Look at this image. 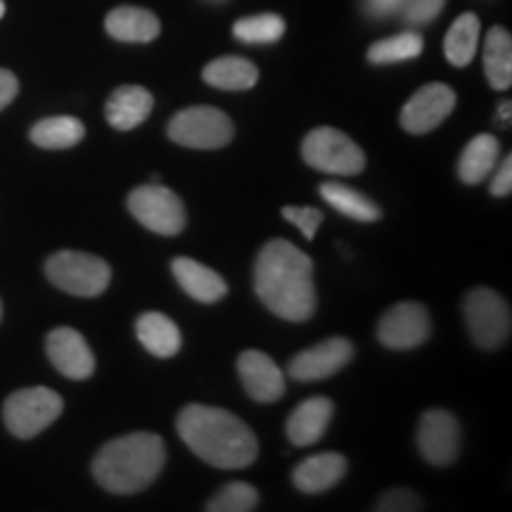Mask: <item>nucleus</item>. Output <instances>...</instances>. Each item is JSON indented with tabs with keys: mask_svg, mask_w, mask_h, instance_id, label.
Listing matches in <instances>:
<instances>
[{
	"mask_svg": "<svg viewBox=\"0 0 512 512\" xmlns=\"http://www.w3.org/2000/svg\"><path fill=\"white\" fill-rule=\"evenodd\" d=\"M166 448L152 432H133L107 441L93 458V477L112 494H138L162 475Z\"/></svg>",
	"mask_w": 512,
	"mask_h": 512,
	"instance_id": "7ed1b4c3",
	"label": "nucleus"
},
{
	"mask_svg": "<svg viewBox=\"0 0 512 512\" xmlns=\"http://www.w3.org/2000/svg\"><path fill=\"white\" fill-rule=\"evenodd\" d=\"M463 311L467 328H470V335L477 347L491 351L503 347L510 339V306L498 292L477 287L465 297Z\"/></svg>",
	"mask_w": 512,
	"mask_h": 512,
	"instance_id": "6e6552de",
	"label": "nucleus"
},
{
	"mask_svg": "<svg viewBox=\"0 0 512 512\" xmlns=\"http://www.w3.org/2000/svg\"><path fill=\"white\" fill-rule=\"evenodd\" d=\"M254 290L278 318L304 323L316 311L311 256L292 242L271 240L256 256Z\"/></svg>",
	"mask_w": 512,
	"mask_h": 512,
	"instance_id": "f257e3e1",
	"label": "nucleus"
},
{
	"mask_svg": "<svg viewBox=\"0 0 512 512\" xmlns=\"http://www.w3.org/2000/svg\"><path fill=\"white\" fill-rule=\"evenodd\" d=\"M238 375L256 403H275L285 394V375L264 351L247 349L238 358Z\"/></svg>",
	"mask_w": 512,
	"mask_h": 512,
	"instance_id": "2eb2a0df",
	"label": "nucleus"
},
{
	"mask_svg": "<svg viewBox=\"0 0 512 512\" xmlns=\"http://www.w3.org/2000/svg\"><path fill=\"white\" fill-rule=\"evenodd\" d=\"M235 136L233 121L226 112L209 105H195L181 110L169 121V138L176 145L192 150H219Z\"/></svg>",
	"mask_w": 512,
	"mask_h": 512,
	"instance_id": "0eeeda50",
	"label": "nucleus"
},
{
	"mask_svg": "<svg viewBox=\"0 0 512 512\" xmlns=\"http://www.w3.org/2000/svg\"><path fill=\"white\" fill-rule=\"evenodd\" d=\"M136 337L157 358L176 356L183 347V335L178 325L159 311H147L136 320Z\"/></svg>",
	"mask_w": 512,
	"mask_h": 512,
	"instance_id": "412c9836",
	"label": "nucleus"
},
{
	"mask_svg": "<svg viewBox=\"0 0 512 512\" xmlns=\"http://www.w3.org/2000/svg\"><path fill=\"white\" fill-rule=\"evenodd\" d=\"M432 335L430 311L418 302H403L389 309L377 323V339L394 351L418 349Z\"/></svg>",
	"mask_w": 512,
	"mask_h": 512,
	"instance_id": "9d476101",
	"label": "nucleus"
},
{
	"mask_svg": "<svg viewBox=\"0 0 512 512\" xmlns=\"http://www.w3.org/2000/svg\"><path fill=\"white\" fill-rule=\"evenodd\" d=\"M50 363L69 380H88L95 373V356L81 332L55 328L46 339Z\"/></svg>",
	"mask_w": 512,
	"mask_h": 512,
	"instance_id": "4468645a",
	"label": "nucleus"
},
{
	"mask_svg": "<svg viewBox=\"0 0 512 512\" xmlns=\"http://www.w3.org/2000/svg\"><path fill=\"white\" fill-rule=\"evenodd\" d=\"M259 508V491L247 482H230L207 503L209 512H252Z\"/></svg>",
	"mask_w": 512,
	"mask_h": 512,
	"instance_id": "c756f323",
	"label": "nucleus"
},
{
	"mask_svg": "<svg viewBox=\"0 0 512 512\" xmlns=\"http://www.w3.org/2000/svg\"><path fill=\"white\" fill-rule=\"evenodd\" d=\"M479 29H482V24H479V17L472 15V12H465V15H460L451 24L444 38V55L453 67H467V64L475 60Z\"/></svg>",
	"mask_w": 512,
	"mask_h": 512,
	"instance_id": "bb28decb",
	"label": "nucleus"
},
{
	"mask_svg": "<svg viewBox=\"0 0 512 512\" xmlns=\"http://www.w3.org/2000/svg\"><path fill=\"white\" fill-rule=\"evenodd\" d=\"M86 136V126L76 117H48L41 119L31 128V143L43 150H67L79 145Z\"/></svg>",
	"mask_w": 512,
	"mask_h": 512,
	"instance_id": "a878e982",
	"label": "nucleus"
},
{
	"mask_svg": "<svg viewBox=\"0 0 512 512\" xmlns=\"http://www.w3.org/2000/svg\"><path fill=\"white\" fill-rule=\"evenodd\" d=\"M510 192H512V157L508 155L503 159V164L498 166L494 181H491V195H494V197H508Z\"/></svg>",
	"mask_w": 512,
	"mask_h": 512,
	"instance_id": "f704fd0d",
	"label": "nucleus"
},
{
	"mask_svg": "<svg viewBox=\"0 0 512 512\" xmlns=\"http://www.w3.org/2000/svg\"><path fill=\"white\" fill-rule=\"evenodd\" d=\"M155 98L143 86H121L110 95L105 105V117L117 131H131L152 114Z\"/></svg>",
	"mask_w": 512,
	"mask_h": 512,
	"instance_id": "6ab92c4d",
	"label": "nucleus"
},
{
	"mask_svg": "<svg viewBox=\"0 0 512 512\" xmlns=\"http://www.w3.org/2000/svg\"><path fill=\"white\" fill-rule=\"evenodd\" d=\"M354 358V344L344 337H330L302 351L290 361L287 373L297 382H316L339 373Z\"/></svg>",
	"mask_w": 512,
	"mask_h": 512,
	"instance_id": "ddd939ff",
	"label": "nucleus"
},
{
	"mask_svg": "<svg viewBox=\"0 0 512 512\" xmlns=\"http://www.w3.org/2000/svg\"><path fill=\"white\" fill-rule=\"evenodd\" d=\"M128 211L140 226L152 233L174 238L185 228V207L174 190L159 183L140 185L128 195Z\"/></svg>",
	"mask_w": 512,
	"mask_h": 512,
	"instance_id": "1a4fd4ad",
	"label": "nucleus"
},
{
	"mask_svg": "<svg viewBox=\"0 0 512 512\" xmlns=\"http://www.w3.org/2000/svg\"><path fill=\"white\" fill-rule=\"evenodd\" d=\"M283 219H287L292 226H297L299 230H302V235L306 240H313L316 238L320 223H323V211L316 207H285Z\"/></svg>",
	"mask_w": 512,
	"mask_h": 512,
	"instance_id": "2f4dec72",
	"label": "nucleus"
},
{
	"mask_svg": "<svg viewBox=\"0 0 512 512\" xmlns=\"http://www.w3.org/2000/svg\"><path fill=\"white\" fill-rule=\"evenodd\" d=\"M171 273H174L176 283L183 287V292L202 304H216L228 294L226 280L216 271L200 264V261L190 259V256H178V259H174Z\"/></svg>",
	"mask_w": 512,
	"mask_h": 512,
	"instance_id": "a211bd4d",
	"label": "nucleus"
},
{
	"mask_svg": "<svg viewBox=\"0 0 512 512\" xmlns=\"http://www.w3.org/2000/svg\"><path fill=\"white\" fill-rule=\"evenodd\" d=\"M17 91H19L17 76L8 72V69H0V112H3L5 107L17 98Z\"/></svg>",
	"mask_w": 512,
	"mask_h": 512,
	"instance_id": "c9c22d12",
	"label": "nucleus"
},
{
	"mask_svg": "<svg viewBox=\"0 0 512 512\" xmlns=\"http://www.w3.org/2000/svg\"><path fill=\"white\" fill-rule=\"evenodd\" d=\"M422 48H425V41H422L418 31H403V34L382 38V41L373 43V46L368 48V62L377 64V67L406 62L418 57L422 53Z\"/></svg>",
	"mask_w": 512,
	"mask_h": 512,
	"instance_id": "cd10ccee",
	"label": "nucleus"
},
{
	"mask_svg": "<svg viewBox=\"0 0 512 512\" xmlns=\"http://www.w3.org/2000/svg\"><path fill=\"white\" fill-rule=\"evenodd\" d=\"M510 110H512V107H510V100H503L501 105H498V119H501V121H505V124H508V121H510Z\"/></svg>",
	"mask_w": 512,
	"mask_h": 512,
	"instance_id": "e433bc0d",
	"label": "nucleus"
},
{
	"mask_svg": "<svg viewBox=\"0 0 512 512\" xmlns=\"http://www.w3.org/2000/svg\"><path fill=\"white\" fill-rule=\"evenodd\" d=\"M105 29L107 34L121 43H150L159 36L162 24H159L155 12L133 8V5H121V8H114L107 15Z\"/></svg>",
	"mask_w": 512,
	"mask_h": 512,
	"instance_id": "aec40b11",
	"label": "nucleus"
},
{
	"mask_svg": "<svg viewBox=\"0 0 512 512\" xmlns=\"http://www.w3.org/2000/svg\"><path fill=\"white\" fill-rule=\"evenodd\" d=\"M422 498L408 489H392L389 494H384L377 503L380 512H406V510H422Z\"/></svg>",
	"mask_w": 512,
	"mask_h": 512,
	"instance_id": "473e14b6",
	"label": "nucleus"
},
{
	"mask_svg": "<svg viewBox=\"0 0 512 512\" xmlns=\"http://www.w3.org/2000/svg\"><path fill=\"white\" fill-rule=\"evenodd\" d=\"M302 157L311 169L330 176H356L366 169V152L332 126L313 128L302 143Z\"/></svg>",
	"mask_w": 512,
	"mask_h": 512,
	"instance_id": "39448f33",
	"label": "nucleus"
},
{
	"mask_svg": "<svg viewBox=\"0 0 512 512\" xmlns=\"http://www.w3.org/2000/svg\"><path fill=\"white\" fill-rule=\"evenodd\" d=\"M320 197H323L332 209L339 211V214L347 216V219H354L361 223H375L380 221L382 216L380 207H377L370 197H366L363 192H358L354 188H349V185L344 183H337V181L323 183L320 185Z\"/></svg>",
	"mask_w": 512,
	"mask_h": 512,
	"instance_id": "b1692460",
	"label": "nucleus"
},
{
	"mask_svg": "<svg viewBox=\"0 0 512 512\" xmlns=\"http://www.w3.org/2000/svg\"><path fill=\"white\" fill-rule=\"evenodd\" d=\"M211 3H226V0H211Z\"/></svg>",
	"mask_w": 512,
	"mask_h": 512,
	"instance_id": "58836bf2",
	"label": "nucleus"
},
{
	"mask_svg": "<svg viewBox=\"0 0 512 512\" xmlns=\"http://www.w3.org/2000/svg\"><path fill=\"white\" fill-rule=\"evenodd\" d=\"M332 415H335V406L325 396H313V399L302 401L287 418V439L294 446L318 444L323 434L328 432Z\"/></svg>",
	"mask_w": 512,
	"mask_h": 512,
	"instance_id": "dca6fc26",
	"label": "nucleus"
},
{
	"mask_svg": "<svg viewBox=\"0 0 512 512\" xmlns=\"http://www.w3.org/2000/svg\"><path fill=\"white\" fill-rule=\"evenodd\" d=\"M62 396L48 387L17 389L5 399L3 420L5 427L17 439H34L62 415Z\"/></svg>",
	"mask_w": 512,
	"mask_h": 512,
	"instance_id": "423d86ee",
	"label": "nucleus"
},
{
	"mask_svg": "<svg viewBox=\"0 0 512 512\" xmlns=\"http://www.w3.org/2000/svg\"><path fill=\"white\" fill-rule=\"evenodd\" d=\"M285 34V22L280 15L264 12V15H254L238 19L233 24V36L249 46H268V43L280 41Z\"/></svg>",
	"mask_w": 512,
	"mask_h": 512,
	"instance_id": "c85d7f7f",
	"label": "nucleus"
},
{
	"mask_svg": "<svg viewBox=\"0 0 512 512\" xmlns=\"http://www.w3.org/2000/svg\"><path fill=\"white\" fill-rule=\"evenodd\" d=\"M202 79L219 91H249L259 81V69L245 57L226 55L219 60H211L204 67Z\"/></svg>",
	"mask_w": 512,
	"mask_h": 512,
	"instance_id": "5701e85b",
	"label": "nucleus"
},
{
	"mask_svg": "<svg viewBox=\"0 0 512 512\" xmlns=\"http://www.w3.org/2000/svg\"><path fill=\"white\" fill-rule=\"evenodd\" d=\"M0 318H3V304H0Z\"/></svg>",
	"mask_w": 512,
	"mask_h": 512,
	"instance_id": "ea45409f",
	"label": "nucleus"
},
{
	"mask_svg": "<svg viewBox=\"0 0 512 512\" xmlns=\"http://www.w3.org/2000/svg\"><path fill=\"white\" fill-rule=\"evenodd\" d=\"M5 15V3H3V0H0V17H3Z\"/></svg>",
	"mask_w": 512,
	"mask_h": 512,
	"instance_id": "4c0bfd02",
	"label": "nucleus"
},
{
	"mask_svg": "<svg viewBox=\"0 0 512 512\" xmlns=\"http://www.w3.org/2000/svg\"><path fill=\"white\" fill-rule=\"evenodd\" d=\"M484 74L491 88L508 91L512 83V38L503 27L489 29L484 41Z\"/></svg>",
	"mask_w": 512,
	"mask_h": 512,
	"instance_id": "393cba45",
	"label": "nucleus"
},
{
	"mask_svg": "<svg viewBox=\"0 0 512 512\" xmlns=\"http://www.w3.org/2000/svg\"><path fill=\"white\" fill-rule=\"evenodd\" d=\"M349 463L342 453H316L292 470V482L304 494H323L347 475Z\"/></svg>",
	"mask_w": 512,
	"mask_h": 512,
	"instance_id": "f3484780",
	"label": "nucleus"
},
{
	"mask_svg": "<svg viewBox=\"0 0 512 512\" xmlns=\"http://www.w3.org/2000/svg\"><path fill=\"white\" fill-rule=\"evenodd\" d=\"M446 0H406L401 15L411 27H425L441 15Z\"/></svg>",
	"mask_w": 512,
	"mask_h": 512,
	"instance_id": "7c9ffc66",
	"label": "nucleus"
},
{
	"mask_svg": "<svg viewBox=\"0 0 512 512\" xmlns=\"http://www.w3.org/2000/svg\"><path fill=\"white\" fill-rule=\"evenodd\" d=\"M363 12L373 19H387L403 10L406 0H361Z\"/></svg>",
	"mask_w": 512,
	"mask_h": 512,
	"instance_id": "72a5a7b5",
	"label": "nucleus"
},
{
	"mask_svg": "<svg viewBox=\"0 0 512 512\" xmlns=\"http://www.w3.org/2000/svg\"><path fill=\"white\" fill-rule=\"evenodd\" d=\"M456 107V91L446 83H427L422 86L401 110L403 131L413 136H425L437 128Z\"/></svg>",
	"mask_w": 512,
	"mask_h": 512,
	"instance_id": "f8f14e48",
	"label": "nucleus"
},
{
	"mask_svg": "<svg viewBox=\"0 0 512 512\" xmlns=\"http://www.w3.org/2000/svg\"><path fill=\"white\" fill-rule=\"evenodd\" d=\"M178 437L204 463L221 470H242L259 456V441L252 427L226 408L190 403L176 420Z\"/></svg>",
	"mask_w": 512,
	"mask_h": 512,
	"instance_id": "f03ea898",
	"label": "nucleus"
},
{
	"mask_svg": "<svg viewBox=\"0 0 512 512\" xmlns=\"http://www.w3.org/2000/svg\"><path fill=\"white\" fill-rule=\"evenodd\" d=\"M46 275L57 290L74 297H98L110 287L112 268L95 254L64 249L48 256Z\"/></svg>",
	"mask_w": 512,
	"mask_h": 512,
	"instance_id": "20e7f679",
	"label": "nucleus"
},
{
	"mask_svg": "<svg viewBox=\"0 0 512 512\" xmlns=\"http://www.w3.org/2000/svg\"><path fill=\"white\" fill-rule=\"evenodd\" d=\"M498 159H501V143H498V138L489 136V133L475 136L470 143H467L463 155H460V162H458L460 181L467 185L482 183L484 178H489L491 171L496 169Z\"/></svg>",
	"mask_w": 512,
	"mask_h": 512,
	"instance_id": "4be33fe9",
	"label": "nucleus"
},
{
	"mask_svg": "<svg viewBox=\"0 0 512 512\" xmlns=\"http://www.w3.org/2000/svg\"><path fill=\"white\" fill-rule=\"evenodd\" d=\"M460 422L456 415L434 408V411L422 413L418 425V448L420 456L430 465L444 467L451 465L460 453Z\"/></svg>",
	"mask_w": 512,
	"mask_h": 512,
	"instance_id": "9b49d317",
	"label": "nucleus"
}]
</instances>
